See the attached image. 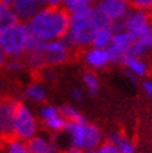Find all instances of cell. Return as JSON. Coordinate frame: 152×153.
<instances>
[{
  "label": "cell",
  "mask_w": 152,
  "mask_h": 153,
  "mask_svg": "<svg viewBox=\"0 0 152 153\" xmlns=\"http://www.w3.org/2000/svg\"><path fill=\"white\" fill-rule=\"evenodd\" d=\"M109 25L113 24L95 6H90L82 13L70 15L69 30L65 39L71 48L87 49L92 45L96 30Z\"/></svg>",
  "instance_id": "3"
},
{
  "label": "cell",
  "mask_w": 152,
  "mask_h": 153,
  "mask_svg": "<svg viewBox=\"0 0 152 153\" xmlns=\"http://www.w3.org/2000/svg\"><path fill=\"white\" fill-rule=\"evenodd\" d=\"M107 141H110L120 151V153H136L135 143L122 132H111Z\"/></svg>",
  "instance_id": "18"
},
{
  "label": "cell",
  "mask_w": 152,
  "mask_h": 153,
  "mask_svg": "<svg viewBox=\"0 0 152 153\" xmlns=\"http://www.w3.org/2000/svg\"><path fill=\"white\" fill-rule=\"evenodd\" d=\"M6 60H7V56L5 55V52L1 49H0V68H3L5 66Z\"/></svg>",
  "instance_id": "31"
},
{
  "label": "cell",
  "mask_w": 152,
  "mask_h": 153,
  "mask_svg": "<svg viewBox=\"0 0 152 153\" xmlns=\"http://www.w3.org/2000/svg\"><path fill=\"white\" fill-rule=\"evenodd\" d=\"M20 21L16 16V14L9 5H6L4 1L0 0V31L6 27H9L14 24Z\"/></svg>",
  "instance_id": "21"
},
{
  "label": "cell",
  "mask_w": 152,
  "mask_h": 153,
  "mask_svg": "<svg viewBox=\"0 0 152 153\" xmlns=\"http://www.w3.org/2000/svg\"><path fill=\"white\" fill-rule=\"evenodd\" d=\"M26 67L25 60L19 59V57H7L4 68L10 72V74H19L21 71H24Z\"/></svg>",
  "instance_id": "24"
},
{
  "label": "cell",
  "mask_w": 152,
  "mask_h": 153,
  "mask_svg": "<svg viewBox=\"0 0 152 153\" xmlns=\"http://www.w3.org/2000/svg\"><path fill=\"white\" fill-rule=\"evenodd\" d=\"M67 147H74L83 152L96 149L104 142V133L97 126L90 123L85 118L75 122H67L63 132Z\"/></svg>",
  "instance_id": "4"
},
{
  "label": "cell",
  "mask_w": 152,
  "mask_h": 153,
  "mask_svg": "<svg viewBox=\"0 0 152 153\" xmlns=\"http://www.w3.org/2000/svg\"><path fill=\"white\" fill-rule=\"evenodd\" d=\"M63 7L69 13V15H74V14H79L87 10L90 5L85 4L81 0H64Z\"/></svg>",
  "instance_id": "23"
},
{
  "label": "cell",
  "mask_w": 152,
  "mask_h": 153,
  "mask_svg": "<svg viewBox=\"0 0 152 153\" xmlns=\"http://www.w3.org/2000/svg\"><path fill=\"white\" fill-rule=\"evenodd\" d=\"M141 90L143 91L147 97H152V80L150 79H142L141 80Z\"/></svg>",
  "instance_id": "28"
},
{
  "label": "cell",
  "mask_w": 152,
  "mask_h": 153,
  "mask_svg": "<svg viewBox=\"0 0 152 153\" xmlns=\"http://www.w3.org/2000/svg\"><path fill=\"white\" fill-rule=\"evenodd\" d=\"M131 7L152 14V0H128Z\"/></svg>",
  "instance_id": "26"
},
{
  "label": "cell",
  "mask_w": 152,
  "mask_h": 153,
  "mask_svg": "<svg viewBox=\"0 0 152 153\" xmlns=\"http://www.w3.org/2000/svg\"><path fill=\"white\" fill-rule=\"evenodd\" d=\"M71 46L66 39L51 41H36L30 39L29 50L25 55L26 67L33 71H42L65 64L70 59Z\"/></svg>",
  "instance_id": "2"
},
{
  "label": "cell",
  "mask_w": 152,
  "mask_h": 153,
  "mask_svg": "<svg viewBox=\"0 0 152 153\" xmlns=\"http://www.w3.org/2000/svg\"><path fill=\"white\" fill-rule=\"evenodd\" d=\"M121 64L125 66L126 74L132 80L146 79L150 72V66L147 64V61L145 60V57L136 56V55H132V53L127 55L121 61Z\"/></svg>",
  "instance_id": "15"
},
{
  "label": "cell",
  "mask_w": 152,
  "mask_h": 153,
  "mask_svg": "<svg viewBox=\"0 0 152 153\" xmlns=\"http://www.w3.org/2000/svg\"><path fill=\"white\" fill-rule=\"evenodd\" d=\"M89 153H120V151L115 146H113L110 141H105L96 149L91 151Z\"/></svg>",
  "instance_id": "27"
},
{
  "label": "cell",
  "mask_w": 152,
  "mask_h": 153,
  "mask_svg": "<svg viewBox=\"0 0 152 153\" xmlns=\"http://www.w3.org/2000/svg\"><path fill=\"white\" fill-rule=\"evenodd\" d=\"M0 142H3V140H1V137H0Z\"/></svg>",
  "instance_id": "35"
},
{
  "label": "cell",
  "mask_w": 152,
  "mask_h": 153,
  "mask_svg": "<svg viewBox=\"0 0 152 153\" xmlns=\"http://www.w3.org/2000/svg\"><path fill=\"white\" fill-rule=\"evenodd\" d=\"M94 6L107 18L116 26V29L121 25L128 11L131 10L128 0H98Z\"/></svg>",
  "instance_id": "8"
},
{
  "label": "cell",
  "mask_w": 152,
  "mask_h": 153,
  "mask_svg": "<svg viewBox=\"0 0 152 153\" xmlns=\"http://www.w3.org/2000/svg\"><path fill=\"white\" fill-rule=\"evenodd\" d=\"M135 36L122 27H117L109 46L113 62H121L132 51Z\"/></svg>",
  "instance_id": "9"
},
{
  "label": "cell",
  "mask_w": 152,
  "mask_h": 153,
  "mask_svg": "<svg viewBox=\"0 0 152 153\" xmlns=\"http://www.w3.org/2000/svg\"><path fill=\"white\" fill-rule=\"evenodd\" d=\"M24 97L25 100L29 101L30 103L34 105H42L45 103L48 98V91L42 83L40 82H31L25 87L24 90Z\"/></svg>",
  "instance_id": "16"
},
{
  "label": "cell",
  "mask_w": 152,
  "mask_h": 153,
  "mask_svg": "<svg viewBox=\"0 0 152 153\" xmlns=\"http://www.w3.org/2000/svg\"><path fill=\"white\" fill-rule=\"evenodd\" d=\"M70 24V15L63 6L44 5L25 25L30 37L36 41H51L65 39Z\"/></svg>",
  "instance_id": "1"
},
{
  "label": "cell",
  "mask_w": 152,
  "mask_h": 153,
  "mask_svg": "<svg viewBox=\"0 0 152 153\" xmlns=\"http://www.w3.org/2000/svg\"><path fill=\"white\" fill-rule=\"evenodd\" d=\"M9 5L20 21H28L44 6L41 0H1Z\"/></svg>",
  "instance_id": "14"
},
{
  "label": "cell",
  "mask_w": 152,
  "mask_h": 153,
  "mask_svg": "<svg viewBox=\"0 0 152 153\" xmlns=\"http://www.w3.org/2000/svg\"><path fill=\"white\" fill-rule=\"evenodd\" d=\"M81 1H83L85 4H87V5H90V6H94L98 0H81Z\"/></svg>",
  "instance_id": "33"
},
{
  "label": "cell",
  "mask_w": 152,
  "mask_h": 153,
  "mask_svg": "<svg viewBox=\"0 0 152 153\" xmlns=\"http://www.w3.org/2000/svg\"><path fill=\"white\" fill-rule=\"evenodd\" d=\"M40 121L34 110L25 102H18L15 108L13 136L16 138L30 141L40 131Z\"/></svg>",
  "instance_id": "6"
},
{
  "label": "cell",
  "mask_w": 152,
  "mask_h": 153,
  "mask_svg": "<svg viewBox=\"0 0 152 153\" xmlns=\"http://www.w3.org/2000/svg\"><path fill=\"white\" fill-rule=\"evenodd\" d=\"M82 82H83V87L90 95L96 94L98 88H100V80H98L97 75L94 72V70L86 71L82 75Z\"/></svg>",
  "instance_id": "22"
},
{
  "label": "cell",
  "mask_w": 152,
  "mask_h": 153,
  "mask_svg": "<svg viewBox=\"0 0 152 153\" xmlns=\"http://www.w3.org/2000/svg\"><path fill=\"white\" fill-rule=\"evenodd\" d=\"M118 27L127 30V31L132 34L135 37L139 36L152 27L151 13L131 7V10L128 11V14L126 15V18L124 19V21L121 22V25Z\"/></svg>",
  "instance_id": "10"
},
{
  "label": "cell",
  "mask_w": 152,
  "mask_h": 153,
  "mask_svg": "<svg viewBox=\"0 0 152 153\" xmlns=\"http://www.w3.org/2000/svg\"><path fill=\"white\" fill-rule=\"evenodd\" d=\"M30 34L24 21H18L0 31V49L7 57L24 59L29 50Z\"/></svg>",
  "instance_id": "5"
},
{
  "label": "cell",
  "mask_w": 152,
  "mask_h": 153,
  "mask_svg": "<svg viewBox=\"0 0 152 153\" xmlns=\"http://www.w3.org/2000/svg\"><path fill=\"white\" fill-rule=\"evenodd\" d=\"M83 62L91 70H101L113 62L109 49L90 46L83 52Z\"/></svg>",
  "instance_id": "12"
},
{
  "label": "cell",
  "mask_w": 152,
  "mask_h": 153,
  "mask_svg": "<svg viewBox=\"0 0 152 153\" xmlns=\"http://www.w3.org/2000/svg\"><path fill=\"white\" fill-rule=\"evenodd\" d=\"M37 117L44 128L51 134L57 136L63 133L67 125V121L64 118L59 107L50 103H42L40 106L37 111Z\"/></svg>",
  "instance_id": "7"
},
{
  "label": "cell",
  "mask_w": 152,
  "mask_h": 153,
  "mask_svg": "<svg viewBox=\"0 0 152 153\" xmlns=\"http://www.w3.org/2000/svg\"><path fill=\"white\" fill-rule=\"evenodd\" d=\"M152 52V27L139 36L135 37L131 53L140 57H146Z\"/></svg>",
  "instance_id": "17"
},
{
  "label": "cell",
  "mask_w": 152,
  "mask_h": 153,
  "mask_svg": "<svg viewBox=\"0 0 152 153\" xmlns=\"http://www.w3.org/2000/svg\"><path fill=\"white\" fill-rule=\"evenodd\" d=\"M60 111H61V114L67 122H75V121L83 120V116L81 114V112L72 105H65L60 108Z\"/></svg>",
  "instance_id": "25"
},
{
  "label": "cell",
  "mask_w": 152,
  "mask_h": 153,
  "mask_svg": "<svg viewBox=\"0 0 152 153\" xmlns=\"http://www.w3.org/2000/svg\"><path fill=\"white\" fill-rule=\"evenodd\" d=\"M115 30H116V26H113V25H109V26H104V27L97 29L91 46L109 49L110 44L112 41L113 34H115Z\"/></svg>",
  "instance_id": "19"
},
{
  "label": "cell",
  "mask_w": 152,
  "mask_h": 153,
  "mask_svg": "<svg viewBox=\"0 0 152 153\" xmlns=\"http://www.w3.org/2000/svg\"><path fill=\"white\" fill-rule=\"evenodd\" d=\"M29 147L33 153H61V147L56 140V134L37 133L31 140L28 141Z\"/></svg>",
  "instance_id": "13"
},
{
  "label": "cell",
  "mask_w": 152,
  "mask_h": 153,
  "mask_svg": "<svg viewBox=\"0 0 152 153\" xmlns=\"http://www.w3.org/2000/svg\"><path fill=\"white\" fill-rule=\"evenodd\" d=\"M64 0H44V5L48 6H63Z\"/></svg>",
  "instance_id": "30"
},
{
  "label": "cell",
  "mask_w": 152,
  "mask_h": 153,
  "mask_svg": "<svg viewBox=\"0 0 152 153\" xmlns=\"http://www.w3.org/2000/svg\"><path fill=\"white\" fill-rule=\"evenodd\" d=\"M18 102L10 97L0 98V137L3 141L13 137L14 116Z\"/></svg>",
  "instance_id": "11"
},
{
  "label": "cell",
  "mask_w": 152,
  "mask_h": 153,
  "mask_svg": "<svg viewBox=\"0 0 152 153\" xmlns=\"http://www.w3.org/2000/svg\"><path fill=\"white\" fill-rule=\"evenodd\" d=\"M3 153H33L29 147L28 141L9 137L3 141Z\"/></svg>",
  "instance_id": "20"
},
{
  "label": "cell",
  "mask_w": 152,
  "mask_h": 153,
  "mask_svg": "<svg viewBox=\"0 0 152 153\" xmlns=\"http://www.w3.org/2000/svg\"><path fill=\"white\" fill-rule=\"evenodd\" d=\"M71 97H72V100L76 101V102H79L81 101L82 98H83V91L80 90V88H75L71 91Z\"/></svg>",
  "instance_id": "29"
},
{
  "label": "cell",
  "mask_w": 152,
  "mask_h": 153,
  "mask_svg": "<svg viewBox=\"0 0 152 153\" xmlns=\"http://www.w3.org/2000/svg\"><path fill=\"white\" fill-rule=\"evenodd\" d=\"M0 94H1V85H0Z\"/></svg>",
  "instance_id": "34"
},
{
  "label": "cell",
  "mask_w": 152,
  "mask_h": 153,
  "mask_svg": "<svg viewBox=\"0 0 152 153\" xmlns=\"http://www.w3.org/2000/svg\"><path fill=\"white\" fill-rule=\"evenodd\" d=\"M61 153H86V152L80 151V149H77V148H74V147H67V148L63 149Z\"/></svg>",
  "instance_id": "32"
}]
</instances>
